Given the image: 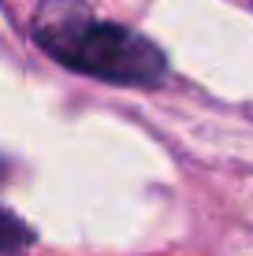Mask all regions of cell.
<instances>
[{
	"instance_id": "6da1fadb",
	"label": "cell",
	"mask_w": 253,
	"mask_h": 256,
	"mask_svg": "<svg viewBox=\"0 0 253 256\" xmlns=\"http://www.w3.org/2000/svg\"><path fill=\"white\" fill-rule=\"evenodd\" d=\"M30 30L41 52L75 74L130 90H156L168 82V56L149 34L101 19L82 0H41Z\"/></svg>"
},
{
	"instance_id": "7a4b0ae2",
	"label": "cell",
	"mask_w": 253,
	"mask_h": 256,
	"mask_svg": "<svg viewBox=\"0 0 253 256\" xmlns=\"http://www.w3.org/2000/svg\"><path fill=\"white\" fill-rule=\"evenodd\" d=\"M34 226L30 223H23L15 212H8L4 204H0V252L4 256H12V252H23V249H30L34 245Z\"/></svg>"
}]
</instances>
